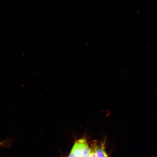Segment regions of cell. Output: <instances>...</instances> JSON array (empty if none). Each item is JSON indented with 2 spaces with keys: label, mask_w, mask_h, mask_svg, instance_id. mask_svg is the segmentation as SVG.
<instances>
[{
  "label": "cell",
  "mask_w": 157,
  "mask_h": 157,
  "mask_svg": "<svg viewBox=\"0 0 157 157\" xmlns=\"http://www.w3.org/2000/svg\"><path fill=\"white\" fill-rule=\"evenodd\" d=\"M91 150L88 147L85 139H80L76 141L70 154L76 157H88Z\"/></svg>",
  "instance_id": "cell-1"
},
{
  "label": "cell",
  "mask_w": 157,
  "mask_h": 157,
  "mask_svg": "<svg viewBox=\"0 0 157 157\" xmlns=\"http://www.w3.org/2000/svg\"><path fill=\"white\" fill-rule=\"evenodd\" d=\"M94 148L96 157H108L103 144L95 145Z\"/></svg>",
  "instance_id": "cell-2"
},
{
  "label": "cell",
  "mask_w": 157,
  "mask_h": 157,
  "mask_svg": "<svg viewBox=\"0 0 157 157\" xmlns=\"http://www.w3.org/2000/svg\"><path fill=\"white\" fill-rule=\"evenodd\" d=\"M88 157H96L94 149H92L91 150V152H90L89 156Z\"/></svg>",
  "instance_id": "cell-3"
},
{
  "label": "cell",
  "mask_w": 157,
  "mask_h": 157,
  "mask_svg": "<svg viewBox=\"0 0 157 157\" xmlns=\"http://www.w3.org/2000/svg\"><path fill=\"white\" fill-rule=\"evenodd\" d=\"M2 143H1V142H0V145H2Z\"/></svg>",
  "instance_id": "cell-4"
}]
</instances>
